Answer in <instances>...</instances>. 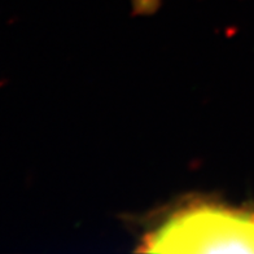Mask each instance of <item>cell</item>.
<instances>
[{
	"mask_svg": "<svg viewBox=\"0 0 254 254\" xmlns=\"http://www.w3.org/2000/svg\"><path fill=\"white\" fill-rule=\"evenodd\" d=\"M137 252L254 253V211L192 201L149 231Z\"/></svg>",
	"mask_w": 254,
	"mask_h": 254,
	"instance_id": "obj_1",
	"label": "cell"
}]
</instances>
